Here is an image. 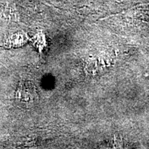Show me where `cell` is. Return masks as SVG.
Returning <instances> with one entry per match:
<instances>
[{
	"mask_svg": "<svg viewBox=\"0 0 149 149\" xmlns=\"http://www.w3.org/2000/svg\"><path fill=\"white\" fill-rule=\"evenodd\" d=\"M15 99L22 107H33L38 102V94L35 86L29 81L22 83L16 91Z\"/></svg>",
	"mask_w": 149,
	"mask_h": 149,
	"instance_id": "cell-1",
	"label": "cell"
}]
</instances>
